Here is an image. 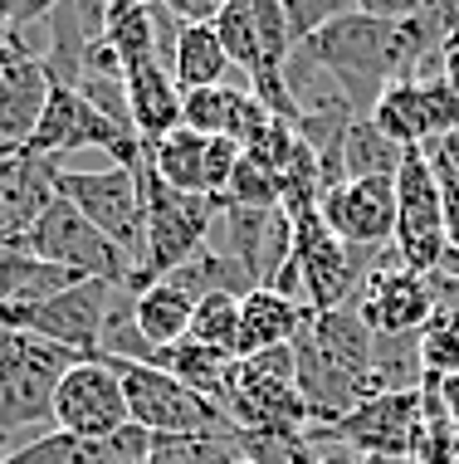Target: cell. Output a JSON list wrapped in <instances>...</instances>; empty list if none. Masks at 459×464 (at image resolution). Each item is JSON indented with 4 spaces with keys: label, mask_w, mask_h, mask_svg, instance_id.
Wrapping results in <instances>:
<instances>
[{
    "label": "cell",
    "mask_w": 459,
    "mask_h": 464,
    "mask_svg": "<svg viewBox=\"0 0 459 464\" xmlns=\"http://www.w3.org/2000/svg\"><path fill=\"white\" fill-rule=\"evenodd\" d=\"M79 362H83L79 353H69L59 343L0 328V440L10 430L54 420V392Z\"/></svg>",
    "instance_id": "obj_1"
},
{
    "label": "cell",
    "mask_w": 459,
    "mask_h": 464,
    "mask_svg": "<svg viewBox=\"0 0 459 464\" xmlns=\"http://www.w3.org/2000/svg\"><path fill=\"white\" fill-rule=\"evenodd\" d=\"M54 196L69 200L98 235H108L132 269H142L147 249V196L142 167H54Z\"/></svg>",
    "instance_id": "obj_2"
},
{
    "label": "cell",
    "mask_w": 459,
    "mask_h": 464,
    "mask_svg": "<svg viewBox=\"0 0 459 464\" xmlns=\"http://www.w3.org/2000/svg\"><path fill=\"white\" fill-rule=\"evenodd\" d=\"M142 196H147V249H142V269L128 294H142L147 284L177 274L196 249H206L210 230H215V216H220V200L171 191L167 181H157L147 171V161H142Z\"/></svg>",
    "instance_id": "obj_3"
},
{
    "label": "cell",
    "mask_w": 459,
    "mask_h": 464,
    "mask_svg": "<svg viewBox=\"0 0 459 464\" xmlns=\"http://www.w3.org/2000/svg\"><path fill=\"white\" fill-rule=\"evenodd\" d=\"M24 152L49 161V167H59V157H69V152H108L113 167H142L138 132L122 128L113 118H103L79 89H69V83H59V79L49 83L40 128H34Z\"/></svg>",
    "instance_id": "obj_4"
},
{
    "label": "cell",
    "mask_w": 459,
    "mask_h": 464,
    "mask_svg": "<svg viewBox=\"0 0 459 464\" xmlns=\"http://www.w3.org/2000/svg\"><path fill=\"white\" fill-rule=\"evenodd\" d=\"M20 249L34 255L40 265H54V269L73 274V279H103V284H118V288H132V279H138L132 259L122 255L108 235H98L93 225L59 196H54V206L34 220V230L24 235Z\"/></svg>",
    "instance_id": "obj_5"
},
{
    "label": "cell",
    "mask_w": 459,
    "mask_h": 464,
    "mask_svg": "<svg viewBox=\"0 0 459 464\" xmlns=\"http://www.w3.org/2000/svg\"><path fill=\"white\" fill-rule=\"evenodd\" d=\"M122 396H128V420L147 435H215L234 430L210 401H201L181 376L147 362H113Z\"/></svg>",
    "instance_id": "obj_6"
},
{
    "label": "cell",
    "mask_w": 459,
    "mask_h": 464,
    "mask_svg": "<svg viewBox=\"0 0 459 464\" xmlns=\"http://www.w3.org/2000/svg\"><path fill=\"white\" fill-rule=\"evenodd\" d=\"M225 420L234 430H279V435L313 430L308 406L299 396V357H293V347H274V353L240 362Z\"/></svg>",
    "instance_id": "obj_7"
},
{
    "label": "cell",
    "mask_w": 459,
    "mask_h": 464,
    "mask_svg": "<svg viewBox=\"0 0 459 464\" xmlns=\"http://www.w3.org/2000/svg\"><path fill=\"white\" fill-rule=\"evenodd\" d=\"M118 304V284L103 279H83L64 288V294H49L30 308H10L0 313V328H15V333H34L44 343H59L69 353H79L83 362L103 357V323Z\"/></svg>",
    "instance_id": "obj_8"
},
{
    "label": "cell",
    "mask_w": 459,
    "mask_h": 464,
    "mask_svg": "<svg viewBox=\"0 0 459 464\" xmlns=\"http://www.w3.org/2000/svg\"><path fill=\"white\" fill-rule=\"evenodd\" d=\"M396 259L411 274H440L445 259L454 255L445 235V206H440V181L430 171L426 152H406L396 171Z\"/></svg>",
    "instance_id": "obj_9"
},
{
    "label": "cell",
    "mask_w": 459,
    "mask_h": 464,
    "mask_svg": "<svg viewBox=\"0 0 459 464\" xmlns=\"http://www.w3.org/2000/svg\"><path fill=\"white\" fill-rule=\"evenodd\" d=\"M283 216L293 220V259H299V269H303V304L313 313L347 308L357 294V284H362L357 255L322 225L318 206H293V210H283Z\"/></svg>",
    "instance_id": "obj_10"
},
{
    "label": "cell",
    "mask_w": 459,
    "mask_h": 464,
    "mask_svg": "<svg viewBox=\"0 0 459 464\" xmlns=\"http://www.w3.org/2000/svg\"><path fill=\"white\" fill-rule=\"evenodd\" d=\"M128 396H122V382L108 357L79 362L54 392V430L79 435V440H113L118 430H128Z\"/></svg>",
    "instance_id": "obj_11"
},
{
    "label": "cell",
    "mask_w": 459,
    "mask_h": 464,
    "mask_svg": "<svg viewBox=\"0 0 459 464\" xmlns=\"http://www.w3.org/2000/svg\"><path fill=\"white\" fill-rule=\"evenodd\" d=\"M347 308H357V318H362L377 337H411L435 318V294H430L426 274H411L396 259V265L371 269L367 279L357 284V294Z\"/></svg>",
    "instance_id": "obj_12"
},
{
    "label": "cell",
    "mask_w": 459,
    "mask_h": 464,
    "mask_svg": "<svg viewBox=\"0 0 459 464\" xmlns=\"http://www.w3.org/2000/svg\"><path fill=\"white\" fill-rule=\"evenodd\" d=\"M426 435V396L420 392H391L377 401H362L347 420L332 425V440L352 455H416Z\"/></svg>",
    "instance_id": "obj_13"
},
{
    "label": "cell",
    "mask_w": 459,
    "mask_h": 464,
    "mask_svg": "<svg viewBox=\"0 0 459 464\" xmlns=\"http://www.w3.org/2000/svg\"><path fill=\"white\" fill-rule=\"evenodd\" d=\"M318 216L347 249H387L396 240V177L332 186Z\"/></svg>",
    "instance_id": "obj_14"
},
{
    "label": "cell",
    "mask_w": 459,
    "mask_h": 464,
    "mask_svg": "<svg viewBox=\"0 0 459 464\" xmlns=\"http://www.w3.org/2000/svg\"><path fill=\"white\" fill-rule=\"evenodd\" d=\"M54 206V167L30 152L0 161V249H20L34 220Z\"/></svg>",
    "instance_id": "obj_15"
},
{
    "label": "cell",
    "mask_w": 459,
    "mask_h": 464,
    "mask_svg": "<svg viewBox=\"0 0 459 464\" xmlns=\"http://www.w3.org/2000/svg\"><path fill=\"white\" fill-rule=\"evenodd\" d=\"M313 318V308L289 304L274 288H250L240 298V337H234V357H259L274 347H293L303 333V323Z\"/></svg>",
    "instance_id": "obj_16"
},
{
    "label": "cell",
    "mask_w": 459,
    "mask_h": 464,
    "mask_svg": "<svg viewBox=\"0 0 459 464\" xmlns=\"http://www.w3.org/2000/svg\"><path fill=\"white\" fill-rule=\"evenodd\" d=\"M181 103H186V93L177 89L171 69L147 64L138 73H128V118H132V132H138L142 152L181 128Z\"/></svg>",
    "instance_id": "obj_17"
},
{
    "label": "cell",
    "mask_w": 459,
    "mask_h": 464,
    "mask_svg": "<svg viewBox=\"0 0 459 464\" xmlns=\"http://www.w3.org/2000/svg\"><path fill=\"white\" fill-rule=\"evenodd\" d=\"M191 313H196V298L177 288L171 279H157L147 284L142 294H132V328L152 353L167 362L171 347L186 343V333H191Z\"/></svg>",
    "instance_id": "obj_18"
},
{
    "label": "cell",
    "mask_w": 459,
    "mask_h": 464,
    "mask_svg": "<svg viewBox=\"0 0 459 464\" xmlns=\"http://www.w3.org/2000/svg\"><path fill=\"white\" fill-rule=\"evenodd\" d=\"M49 64L34 59L24 64L15 79L0 89V161L5 157H20L30 147L34 128H40V112H44V98H49Z\"/></svg>",
    "instance_id": "obj_19"
},
{
    "label": "cell",
    "mask_w": 459,
    "mask_h": 464,
    "mask_svg": "<svg viewBox=\"0 0 459 464\" xmlns=\"http://www.w3.org/2000/svg\"><path fill=\"white\" fill-rule=\"evenodd\" d=\"M171 79H177L181 93H201L220 89V83H240L244 73L230 64L215 24H186L177 40V59H171ZM244 89H250V79H244Z\"/></svg>",
    "instance_id": "obj_20"
},
{
    "label": "cell",
    "mask_w": 459,
    "mask_h": 464,
    "mask_svg": "<svg viewBox=\"0 0 459 464\" xmlns=\"http://www.w3.org/2000/svg\"><path fill=\"white\" fill-rule=\"evenodd\" d=\"M171 376H181L186 386H191L201 401H210V406L225 416L230 411V396H234V376H240V357L230 353H210V347H196V343H181L171 347L167 362H161Z\"/></svg>",
    "instance_id": "obj_21"
},
{
    "label": "cell",
    "mask_w": 459,
    "mask_h": 464,
    "mask_svg": "<svg viewBox=\"0 0 459 464\" xmlns=\"http://www.w3.org/2000/svg\"><path fill=\"white\" fill-rule=\"evenodd\" d=\"M206 152H210V137L191 132V128H177L171 137H161L157 147H147L142 161H147V171H152L157 181L171 186V191L206 196Z\"/></svg>",
    "instance_id": "obj_22"
},
{
    "label": "cell",
    "mask_w": 459,
    "mask_h": 464,
    "mask_svg": "<svg viewBox=\"0 0 459 464\" xmlns=\"http://www.w3.org/2000/svg\"><path fill=\"white\" fill-rule=\"evenodd\" d=\"M103 40L118 54L122 73H138L147 64H161L157 59V24H152V5H138V0H118V5H103Z\"/></svg>",
    "instance_id": "obj_23"
},
{
    "label": "cell",
    "mask_w": 459,
    "mask_h": 464,
    "mask_svg": "<svg viewBox=\"0 0 459 464\" xmlns=\"http://www.w3.org/2000/svg\"><path fill=\"white\" fill-rule=\"evenodd\" d=\"M367 118L377 122L396 147H406V152H426L430 147V118H426V98H420V79L391 83V89L371 103Z\"/></svg>",
    "instance_id": "obj_24"
},
{
    "label": "cell",
    "mask_w": 459,
    "mask_h": 464,
    "mask_svg": "<svg viewBox=\"0 0 459 464\" xmlns=\"http://www.w3.org/2000/svg\"><path fill=\"white\" fill-rule=\"evenodd\" d=\"M401 161H406V147H396L371 118H352V128H347V137H342V171H347V181L396 177Z\"/></svg>",
    "instance_id": "obj_25"
},
{
    "label": "cell",
    "mask_w": 459,
    "mask_h": 464,
    "mask_svg": "<svg viewBox=\"0 0 459 464\" xmlns=\"http://www.w3.org/2000/svg\"><path fill=\"white\" fill-rule=\"evenodd\" d=\"M240 459V440L234 430L215 435H152L147 464H234Z\"/></svg>",
    "instance_id": "obj_26"
},
{
    "label": "cell",
    "mask_w": 459,
    "mask_h": 464,
    "mask_svg": "<svg viewBox=\"0 0 459 464\" xmlns=\"http://www.w3.org/2000/svg\"><path fill=\"white\" fill-rule=\"evenodd\" d=\"M234 337H240V298H234V294H206V298H196L186 343L234 357Z\"/></svg>",
    "instance_id": "obj_27"
},
{
    "label": "cell",
    "mask_w": 459,
    "mask_h": 464,
    "mask_svg": "<svg viewBox=\"0 0 459 464\" xmlns=\"http://www.w3.org/2000/svg\"><path fill=\"white\" fill-rule=\"evenodd\" d=\"M215 34L225 44L230 64L250 79L259 69V30H254V0H225L215 15Z\"/></svg>",
    "instance_id": "obj_28"
},
{
    "label": "cell",
    "mask_w": 459,
    "mask_h": 464,
    "mask_svg": "<svg viewBox=\"0 0 459 464\" xmlns=\"http://www.w3.org/2000/svg\"><path fill=\"white\" fill-rule=\"evenodd\" d=\"M0 464H108V459H103V445L79 440V435H64V430H44L30 445L0 455Z\"/></svg>",
    "instance_id": "obj_29"
},
{
    "label": "cell",
    "mask_w": 459,
    "mask_h": 464,
    "mask_svg": "<svg viewBox=\"0 0 459 464\" xmlns=\"http://www.w3.org/2000/svg\"><path fill=\"white\" fill-rule=\"evenodd\" d=\"M420 367L430 376H454L459 372V318L435 313V318L420 328Z\"/></svg>",
    "instance_id": "obj_30"
},
{
    "label": "cell",
    "mask_w": 459,
    "mask_h": 464,
    "mask_svg": "<svg viewBox=\"0 0 459 464\" xmlns=\"http://www.w3.org/2000/svg\"><path fill=\"white\" fill-rule=\"evenodd\" d=\"M347 5H313V0H283V15H289V34H293V49L308 44L322 24H332Z\"/></svg>",
    "instance_id": "obj_31"
},
{
    "label": "cell",
    "mask_w": 459,
    "mask_h": 464,
    "mask_svg": "<svg viewBox=\"0 0 459 464\" xmlns=\"http://www.w3.org/2000/svg\"><path fill=\"white\" fill-rule=\"evenodd\" d=\"M426 161H430V171H435V181L459 186V128L435 137V142L426 147Z\"/></svg>",
    "instance_id": "obj_32"
},
{
    "label": "cell",
    "mask_w": 459,
    "mask_h": 464,
    "mask_svg": "<svg viewBox=\"0 0 459 464\" xmlns=\"http://www.w3.org/2000/svg\"><path fill=\"white\" fill-rule=\"evenodd\" d=\"M220 5H225V0H167V10L181 24H215Z\"/></svg>",
    "instance_id": "obj_33"
},
{
    "label": "cell",
    "mask_w": 459,
    "mask_h": 464,
    "mask_svg": "<svg viewBox=\"0 0 459 464\" xmlns=\"http://www.w3.org/2000/svg\"><path fill=\"white\" fill-rule=\"evenodd\" d=\"M440 73L459 89V34H450V40L440 44Z\"/></svg>",
    "instance_id": "obj_34"
},
{
    "label": "cell",
    "mask_w": 459,
    "mask_h": 464,
    "mask_svg": "<svg viewBox=\"0 0 459 464\" xmlns=\"http://www.w3.org/2000/svg\"><path fill=\"white\" fill-rule=\"evenodd\" d=\"M318 464H362V455H352L347 445H332V450H328V455H322Z\"/></svg>",
    "instance_id": "obj_35"
},
{
    "label": "cell",
    "mask_w": 459,
    "mask_h": 464,
    "mask_svg": "<svg viewBox=\"0 0 459 464\" xmlns=\"http://www.w3.org/2000/svg\"><path fill=\"white\" fill-rule=\"evenodd\" d=\"M362 464H416V455H362Z\"/></svg>",
    "instance_id": "obj_36"
},
{
    "label": "cell",
    "mask_w": 459,
    "mask_h": 464,
    "mask_svg": "<svg viewBox=\"0 0 459 464\" xmlns=\"http://www.w3.org/2000/svg\"><path fill=\"white\" fill-rule=\"evenodd\" d=\"M234 464H244V459H234Z\"/></svg>",
    "instance_id": "obj_37"
}]
</instances>
